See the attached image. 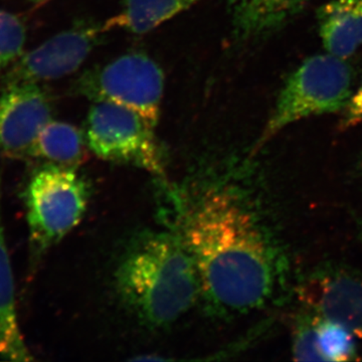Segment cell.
Here are the masks:
<instances>
[{"instance_id": "ac0fdd59", "label": "cell", "mask_w": 362, "mask_h": 362, "mask_svg": "<svg viewBox=\"0 0 362 362\" xmlns=\"http://www.w3.org/2000/svg\"><path fill=\"white\" fill-rule=\"evenodd\" d=\"M32 1H39V2H42V1H47V0H32Z\"/></svg>"}, {"instance_id": "6da1fadb", "label": "cell", "mask_w": 362, "mask_h": 362, "mask_svg": "<svg viewBox=\"0 0 362 362\" xmlns=\"http://www.w3.org/2000/svg\"><path fill=\"white\" fill-rule=\"evenodd\" d=\"M201 295L214 313L240 316L276 303L287 287L284 252L238 188L214 185L188 206L180 233Z\"/></svg>"}, {"instance_id": "8992f818", "label": "cell", "mask_w": 362, "mask_h": 362, "mask_svg": "<svg viewBox=\"0 0 362 362\" xmlns=\"http://www.w3.org/2000/svg\"><path fill=\"white\" fill-rule=\"evenodd\" d=\"M86 142L106 161L130 164L164 177L163 156L154 127L139 114L111 103H95L86 122Z\"/></svg>"}, {"instance_id": "9c48e42d", "label": "cell", "mask_w": 362, "mask_h": 362, "mask_svg": "<svg viewBox=\"0 0 362 362\" xmlns=\"http://www.w3.org/2000/svg\"><path fill=\"white\" fill-rule=\"evenodd\" d=\"M51 120L52 105L37 83L6 84L0 92V152L28 156L40 130Z\"/></svg>"}, {"instance_id": "ba28073f", "label": "cell", "mask_w": 362, "mask_h": 362, "mask_svg": "<svg viewBox=\"0 0 362 362\" xmlns=\"http://www.w3.org/2000/svg\"><path fill=\"white\" fill-rule=\"evenodd\" d=\"M307 310L334 321L362 340V273L345 266L314 269L296 288Z\"/></svg>"}, {"instance_id": "3957f363", "label": "cell", "mask_w": 362, "mask_h": 362, "mask_svg": "<svg viewBox=\"0 0 362 362\" xmlns=\"http://www.w3.org/2000/svg\"><path fill=\"white\" fill-rule=\"evenodd\" d=\"M23 197L30 252L37 259L81 223L90 190L75 168L45 162L33 170Z\"/></svg>"}, {"instance_id": "2e32d148", "label": "cell", "mask_w": 362, "mask_h": 362, "mask_svg": "<svg viewBox=\"0 0 362 362\" xmlns=\"http://www.w3.org/2000/svg\"><path fill=\"white\" fill-rule=\"evenodd\" d=\"M26 28L16 14L0 9V71L23 56Z\"/></svg>"}, {"instance_id": "30bf717a", "label": "cell", "mask_w": 362, "mask_h": 362, "mask_svg": "<svg viewBox=\"0 0 362 362\" xmlns=\"http://www.w3.org/2000/svg\"><path fill=\"white\" fill-rule=\"evenodd\" d=\"M0 177V361H33L18 322L13 267L7 250Z\"/></svg>"}, {"instance_id": "5b68a950", "label": "cell", "mask_w": 362, "mask_h": 362, "mask_svg": "<svg viewBox=\"0 0 362 362\" xmlns=\"http://www.w3.org/2000/svg\"><path fill=\"white\" fill-rule=\"evenodd\" d=\"M164 82L163 71L154 59L142 52H131L84 71L71 89L94 103L130 109L156 128L160 118Z\"/></svg>"}, {"instance_id": "277c9868", "label": "cell", "mask_w": 362, "mask_h": 362, "mask_svg": "<svg viewBox=\"0 0 362 362\" xmlns=\"http://www.w3.org/2000/svg\"><path fill=\"white\" fill-rule=\"evenodd\" d=\"M351 85L352 69L345 59L327 52L305 59L281 90L259 146L302 119L343 111Z\"/></svg>"}, {"instance_id": "e0dca14e", "label": "cell", "mask_w": 362, "mask_h": 362, "mask_svg": "<svg viewBox=\"0 0 362 362\" xmlns=\"http://www.w3.org/2000/svg\"><path fill=\"white\" fill-rule=\"evenodd\" d=\"M340 128L349 129L362 123V85L351 95L346 106L343 109Z\"/></svg>"}, {"instance_id": "7c38bea8", "label": "cell", "mask_w": 362, "mask_h": 362, "mask_svg": "<svg viewBox=\"0 0 362 362\" xmlns=\"http://www.w3.org/2000/svg\"><path fill=\"white\" fill-rule=\"evenodd\" d=\"M319 35L329 54L346 59L362 45V0H332L317 14Z\"/></svg>"}, {"instance_id": "8fae6325", "label": "cell", "mask_w": 362, "mask_h": 362, "mask_svg": "<svg viewBox=\"0 0 362 362\" xmlns=\"http://www.w3.org/2000/svg\"><path fill=\"white\" fill-rule=\"evenodd\" d=\"M305 0H228L233 33L240 42L266 37L305 6Z\"/></svg>"}, {"instance_id": "52a82bcc", "label": "cell", "mask_w": 362, "mask_h": 362, "mask_svg": "<svg viewBox=\"0 0 362 362\" xmlns=\"http://www.w3.org/2000/svg\"><path fill=\"white\" fill-rule=\"evenodd\" d=\"M103 25L90 21L78 23L54 35L23 54L4 78V83H37L70 75L82 66L103 39Z\"/></svg>"}, {"instance_id": "4fadbf2b", "label": "cell", "mask_w": 362, "mask_h": 362, "mask_svg": "<svg viewBox=\"0 0 362 362\" xmlns=\"http://www.w3.org/2000/svg\"><path fill=\"white\" fill-rule=\"evenodd\" d=\"M202 0H124L122 8L104 28L141 35L154 30Z\"/></svg>"}, {"instance_id": "7a4b0ae2", "label": "cell", "mask_w": 362, "mask_h": 362, "mask_svg": "<svg viewBox=\"0 0 362 362\" xmlns=\"http://www.w3.org/2000/svg\"><path fill=\"white\" fill-rule=\"evenodd\" d=\"M117 291L141 320L156 327L185 315L201 295L194 261L180 233H145L115 274Z\"/></svg>"}, {"instance_id": "5bb4252c", "label": "cell", "mask_w": 362, "mask_h": 362, "mask_svg": "<svg viewBox=\"0 0 362 362\" xmlns=\"http://www.w3.org/2000/svg\"><path fill=\"white\" fill-rule=\"evenodd\" d=\"M84 135L74 125L51 120L45 124L28 156L47 163L75 168L85 157Z\"/></svg>"}, {"instance_id": "d6986e66", "label": "cell", "mask_w": 362, "mask_h": 362, "mask_svg": "<svg viewBox=\"0 0 362 362\" xmlns=\"http://www.w3.org/2000/svg\"><path fill=\"white\" fill-rule=\"evenodd\" d=\"M305 1H306V2H307V1H308V0H305Z\"/></svg>"}, {"instance_id": "9a60e30c", "label": "cell", "mask_w": 362, "mask_h": 362, "mask_svg": "<svg viewBox=\"0 0 362 362\" xmlns=\"http://www.w3.org/2000/svg\"><path fill=\"white\" fill-rule=\"evenodd\" d=\"M315 344L320 361L356 359V337L342 325L316 314Z\"/></svg>"}]
</instances>
